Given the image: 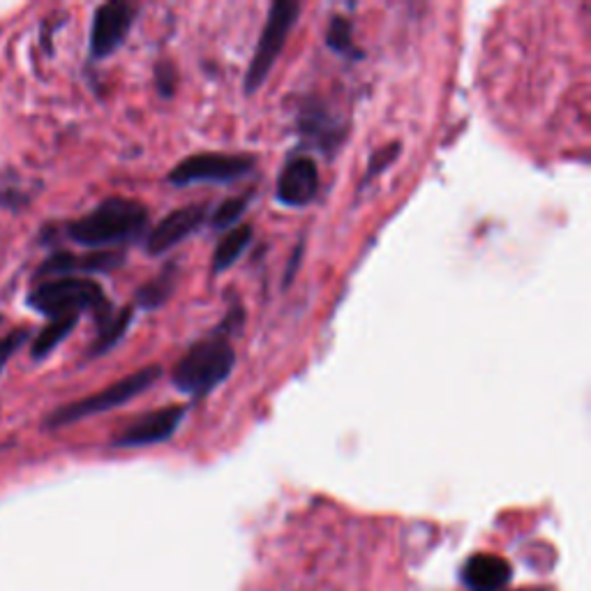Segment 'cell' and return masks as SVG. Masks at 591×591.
Segmentation results:
<instances>
[{"instance_id": "cell-4", "label": "cell", "mask_w": 591, "mask_h": 591, "mask_svg": "<svg viewBox=\"0 0 591 591\" xmlns=\"http://www.w3.org/2000/svg\"><path fill=\"white\" fill-rule=\"evenodd\" d=\"M159 377H162L159 365H149V368H141L123 379L114 381L111 386H107L105 391L58 406L51 416H47L45 423H47V427H51V430H56V427L74 425L84 418L111 412V410H116V406L128 404L130 400L139 398L141 393H146Z\"/></svg>"}, {"instance_id": "cell-11", "label": "cell", "mask_w": 591, "mask_h": 591, "mask_svg": "<svg viewBox=\"0 0 591 591\" xmlns=\"http://www.w3.org/2000/svg\"><path fill=\"white\" fill-rule=\"evenodd\" d=\"M123 263V252L111 250H95L91 255H72V252H58L49 257L43 269L37 271V277H68L79 273H109Z\"/></svg>"}, {"instance_id": "cell-17", "label": "cell", "mask_w": 591, "mask_h": 591, "mask_svg": "<svg viewBox=\"0 0 591 591\" xmlns=\"http://www.w3.org/2000/svg\"><path fill=\"white\" fill-rule=\"evenodd\" d=\"M250 199H252V192L224 199L220 206L213 211V217H211L213 229H227V227H232V224H236L240 220V215L248 211Z\"/></svg>"}, {"instance_id": "cell-16", "label": "cell", "mask_w": 591, "mask_h": 591, "mask_svg": "<svg viewBox=\"0 0 591 591\" xmlns=\"http://www.w3.org/2000/svg\"><path fill=\"white\" fill-rule=\"evenodd\" d=\"M79 315H70V317H58V319H51L43 331H39L33 340V346H31V354L35 360H43L47 358L56 346L63 342L79 323Z\"/></svg>"}, {"instance_id": "cell-19", "label": "cell", "mask_w": 591, "mask_h": 591, "mask_svg": "<svg viewBox=\"0 0 591 591\" xmlns=\"http://www.w3.org/2000/svg\"><path fill=\"white\" fill-rule=\"evenodd\" d=\"M400 151H402L400 149V141H393V144H389V146H383L381 151H377L370 157V165H368V172H365V176L360 180V188H365V186H368V180L377 178L381 172L389 169L393 165V162L400 157Z\"/></svg>"}, {"instance_id": "cell-9", "label": "cell", "mask_w": 591, "mask_h": 591, "mask_svg": "<svg viewBox=\"0 0 591 591\" xmlns=\"http://www.w3.org/2000/svg\"><path fill=\"white\" fill-rule=\"evenodd\" d=\"M206 217H209L206 203H190V206L172 211L146 234V252L153 257L169 252L172 248L178 246V243L199 232Z\"/></svg>"}, {"instance_id": "cell-21", "label": "cell", "mask_w": 591, "mask_h": 591, "mask_svg": "<svg viewBox=\"0 0 591 591\" xmlns=\"http://www.w3.org/2000/svg\"><path fill=\"white\" fill-rule=\"evenodd\" d=\"M155 81H157V88H159L162 95H165V97L174 95L176 72H174L172 63H167V60H162V63L155 68Z\"/></svg>"}, {"instance_id": "cell-6", "label": "cell", "mask_w": 591, "mask_h": 591, "mask_svg": "<svg viewBox=\"0 0 591 591\" xmlns=\"http://www.w3.org/2000/svg\"><path fill=\"white\" fill-rule=\"evenodd\" d=\"M257 159L248 153H197L169 172V182L176 188L192 186V182H232L255 172Z\"/></svg>"}, {"instance_id": "cell-5", "label": "cell", "mask_w": 591, "mask_h": 591, "mask_svg": "<svg viewBox=\"0 0 591 591\" xmlns=\"http://www.w3.org/2000/svg\"><path fill=\"white\" fill-rule=\"evenodd\" d=\"M298 14H300V5L294 3V0H275V3L271 5L267 24H263L261 37H259L248 74H246L248 93H255L259 86H263V81L269 79L275 60L280 58L284 45H287L292 28L298 22Z\"/></svg>"}, {"instance_id": "cell-14", "label": "cell", "mask_w": 591, "mask_h": 591, "mask_svg": "<svg viewBox=\"0 0 591 591\" xmlns=\"http://www.w3.org/2000/svg\"><path fill=\"white\" fill-rule=\"evenodd\" d=\"M252 236H255V229L250 227V224H240V227L232 229L229 234H224L213 252V273L232 269L240 259V255L248 250Z\"/></svg>"}, {"instance_id": "cell-7", "label": "cell", "mask_w": 591, "mask_h": 591, "mask_svg": "<svg viewBox=\"0 0 591 591\" xmlns=\"http://www.w3.org/2000/svg\"><path fill=\"white\" fill-rule=\"evenodd\" d=\"M186 414H188L186 404H169V406H159V410L155 412L141 414L111 439V446L114 448H144V446L169 441L176 435Z\"/></svg>"}, {"instance_id": "cell-1", "label": "cell", "mask_w": 591, "mask_h": 591, "mask_svg": "<svg viewBox=\"0 0 591 591\" xmlns=\"http://www.w3.org/2000/svg\"><path fill=\"white\" fill-rule=\"evenodd\" d=\"M240 321H243L240 310L229 312L227 319H224L215 331L194 342L190 350L180 356L172 373V381L180 393L203 398L213 389H217L222 381L229 379L236 365L232 333L238 331Z\"/></svg>"}, {"instance_id": "cell-15", "label": "cell", "mask_w": 591, "mask_h": 591, "mask_svg": "<svg viewBox=\"0 0 591 591\" xmlns=\"http://www.w3.org/2000/svg\"><path fill=\"white\" fill-rule=\"evenodd\" d=\"M300 132L312 137L315 141H319V144L326 146V149L338 146L340 141L344 139V134H346L344 126H340L335 118H331L329 114H323L321 109H308L303 114Z\"/></svg>"}, {"instance_id": "cell-3", "label": "cell", "mask_w": 591, "mask_h": 591, "mask_svg": "<svg viewBox=\"0 0 591 591\" xmlns=\"http://www.w3.org/2000/svg\"><path fill=\"white\" fill-rule=\"evenodd\" d=\"M28 305L33 310L43 312L45 317L58 319V317H70L81 312H93L99 319L114 312L111 303L102 289V284L93 277H51L39 282L37 287L28 294Z\"/></svg>"}, {"instance_id": "cell-12", "label": "cell", "mask_w": 591, "mask_h": 591, "mask_svg": "<svg viewBox=\"0 0 591 591\" xmlns=\"http://www.w3.org/2000/svg\"><path fill=\"white\" fill-rule=\"evenodd\" d=\"M178 275H180L178 263L172 261V263H167L165 269L159 271L157 277H153L146 284H141V287L134 294V300H137L139 308H144V310L162 308V305H165L169 300V296L174 294Z\"/></svg>"}, {"instance_id": "cell-20", "label": "cell", "mask_w": 591, "mask_h": 591, "mask_svg": "<svg viewBox=\"0 0 591 591\" xmlns=\"http://www.w3.org/2000/svg\"><path fill=\"white\" fill-rule=\"evenodd\" d=\"M28 340V331L26 329H19L5 338H0V375H3L8 360L22 350V344Z\"/></svg>"}, {"instance_id": "cell-18", "label": "cell", "mask_w": 591, "mask_h": 591, "mask_svg": "<svg viewBox=\"0 0 591 591\" xmlns=\"http://www.w3.org/2000/svg\"><path fill=\"white\" fill-rule=\"evenodd\" d=\"M326 45H329L338 54H344V56L356 54L350 19H344V16H333L331 19L329 31H326Z\"/></svg>"}, {"instance_id": "cell-10", "label": "cell", "mask_w": 591, "mask_h": 591, "mask_svg": "<svg viewBox=\"0 0 591 591\" xmlns=\"http://www.w3.org/2000/svg\"><path fill=\"white\" fill-rule=\"evenodd\" d=\"M319 192V167L310 155H294L277 176L275 197L284 206H308Z\"/></svg>"}, {"instance_id": "cell-13", "label": "cell", "mask_w": 591, "mask_h": 591, "mask_svg": "<svg viewBox=\"0 0 591 591\" xmlns=\"http://www.w3.org/2000/svg\"><path fill=\"white\" fill-rule=\"evenodd\" d=\"M132 319H134L132 308H123L120 312H111L105 319H99L97 321V338L91 344L88 356H102V354L111 352L114 346L126 338Z\"/></svg>"}, {"instance_id": "cell-8", "label": "cell", "mask_w": 591, "mask_h": 591, "mask_svg": "<svg viewBox=\"0 0 591 591\" xmlns=\"http://www.w3.org/2000/svg\"><path fill=\"white\" fill-rule=\"evenodd\" d=\"M137 5L126 0H111V3L99 5L93 14L91 26V56L107 58L120 49L134 24Z\"/></svg>"}, {"instance_id": "cell-2", "label": "cell", "mask_w": 591, "mask_h": 591, "mask_svg": "<svg viewBox=\"0 0 591 591\" xmlns=\"http://www.w3.org/2000/svg\"><path fill=\"white\" fill-rule=\"evenodd\" d=\"M146 227L149 209L144 203L126 197H111L102 201L88 215L70 222L66 234L79 246L102 250L137 240L144 236Z\"/></svg>"}]
</instances>
